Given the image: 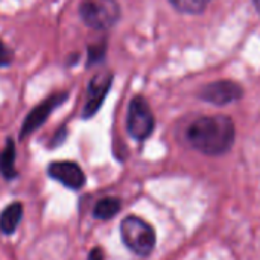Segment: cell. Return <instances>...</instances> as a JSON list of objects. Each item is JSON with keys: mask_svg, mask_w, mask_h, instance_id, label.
I'll use <instances>...</instances> for the list:
<instances>
[{"mask_svg": "<svg viewBox=\"0 0 260 260\" xmlns=\"http://www.w3.org/2000/svg\"><path fill=\"white\" fill-rule=\"evenodd\" d=\"M186 137L193 149L216 157L232 149L236 139V129L229 116H204L190 123Z\"/></svg>", "mask_w": 260, "mask_h": 260, "instance_id": "1", "label": "cell"}, {"mask_svg": "<svg viewBox=\"0 0 260 260\" xmlns=\"http://www.w3.org/2000/svg\"><path fill=\"white\" fill-rule=\"evenodd\" d=\"M120 236L125 247L137 256H149L155 247L154 229L137 216H126L122 221Z\"/></svg>", "mask_w": 260, "mask_h": 260, "instance_id": "2", "label": "cell"}, {"mask_svg": "<svg viewBox=\"0 0 260 260\" xmlns=\"http://www.w3.org/2000/svg\"><path fill=\"white\" fill-rule=\"evenodd\" d=\"M79 15L87 26L105 30L113 27L120 18V6L116 0H82Z\"/></svg>", "mask_w": 260, "mask_h": 260, "instance_id": "3", "label": "cell"}, {"mask_svg": "<svg viewBox=\"0 0 260 260\" xmlns=\"http://www.w3.org/2000/svg\"><path fill=\"white\" fill-rule=\"evenodd\" d=\"M126 128L131 137H134L136 140H145L152 134L155 128V119L145 98L136 96L131 99L128 107Z\"/></svg>", "mask_w": 260, "mask_h": 260, "instance_id": "4", "label": "cell"}, {"mask_svg": "<svg viewBox=\"0 0 260 260\" xmlns=\"http://www.w3.org/2000/svg\"><path fill=\"white\" fill-rule=\"evenodd\" d=\"M242 94H244V88L238 82L229 79H221L206 84L198 93L201 101L218 107H224L232 102H236L242 98Z\"/></svg>", "mask_w": 260, "mask_h": 260, "instance_id": "5", "label": "cell"}, {"mask_svg": "<svg viewBox=\"0 0 260 260\" xmlns=\"http://www.w3.org/2000/svg\"><path fill=\"white\" fill-rule=\"evenodd\" d=\"M67 98V93H58V94H53V96H49L46 101H43L40 105H37L29 114L27 117L24 119L23 122V126H21V131H20V137H26L29 136L30 133H34L37 128H40L46 119L50 116V113L66 101Z\"/></svg>", "mask_w": 260, "mask_h": 260, "instance_id": "6", "label": "cell"}, {"mask_svg": "<svg viewBox=\"0 0 260 260\" xmlns=\"http://www.w3.org/2000/svg\"><path fill=\"white\" fill-rule=\"evenodd\" d=\"M47 174L50 178L73 190H78L85 184V174L73 161H53L49 165Z\"/></svg>", "mask_w": 260, "mask_h": 260, "instance_id": "7", "label": "cell"}, {"mask_svg": "<svg viewBox=\"0 0 260 260\" xmlns=\"http://www.w3.org/2000/svg\"><path fill=\"white\" fill-rule=\"evenodd\" d=\"M110 85H111L110 73H101L91 79L88 90H87V101L84 105V117H91L101 108Z\"/></svg>", "mask_w": 260, "mask_h": 260, "instance_id": "8", "label": "cell"}, {"mask_svg": "<svg viewBox=\"0 0 260 260\" xmlns=\"http://www.w3.org/2000/svg\"><path fill=\"white\" fill-rule=\"evenodd\" d=\"M23 218L21 203H12L0 213V232L3 235H12Z\"/></svg>", "mask_w": 260, "mask_h": 260, "instance_id": "9", "label": "cell"}, {"mask_svg": "<svg viewBox=\"0 0 260 260\" xmlns=\"http://www.w3.org/2000/svg\"><path fill=\"white\" fill-rule=\"evenodd\" d=\"M0 174L6 180H12L17 177L15 171V145L12 139L6 140L5 148L0 151Z\"/></svg>", "mask_w": 260, "mask_h": 260, "instance_id": "10", "label": "cell"}, {"mask_svg": "<svg viewBox=\"0 0 260 260\" xmlns=\"http://www.w3.org/2000/svg\"><path fill=\"white\" fill-rule=\"evenodd\" d=\"M120 207H122V203H120L119 198H116V197H107V198L99 200L94 204V207H93V216L96 219L107 221V219L114 218L120 212Z\"/></svg>", "mask_w": 260, "mask_h": 260, "instance_id": "11", "label": "cell"}, {"mask_svg": "<svg viewBox=\"0 0 260 260\" xmlns=\"http://www.w3.org/2000/svg\"><path fill=\"white\" fill-rule=\"evenodd\" d=\"M213 0H169V3L183 14H190L197 15L206 11V8L212 3Z\"/></svg>", "mask_w": 260, "mask_h": 260, "instance_id": "12", "label": "cell"}, {"mask_svg": "<svg viewBox=\"0 0 260 260\" xmlns=\"http://www.w3.org/2000/svg\"><path fill=\"white\" fill-rule=\"evenodd\" d=\"M12 61V52L9 50V47L0 40V67L9 66Z\"/></svg>", "mask_w": 260, "mask_h": 260, "instance_id": "13", "label": "cell"}, {"mask_svg": "<svg viewBox=\"0 0 260 260\" xmlns=\"http://www.w3.org/2000/svg\"><path fill=\"white\" fill-rule=\"evenodd\" d=\"M88 260H104V253L101 248H93L88 254Z\"/></svg>", "mask_w": 260, "mask_h": 260, "instance_id": "14", "label": "cell"}, {"mask_svg": "<svg viewBox=\"0 0 260 260\" xmlns=\"http://www.w3.org/2000/svg\"><path fill=\"white\" fill-rule=\"evenodd\" d=\"M254 2V6H256V9L260 12V0H253Z\"/></svg>", "mask_w": 260, "mask_h": 260, "instance_id": "15", "label": "cell"}]
</instances>
